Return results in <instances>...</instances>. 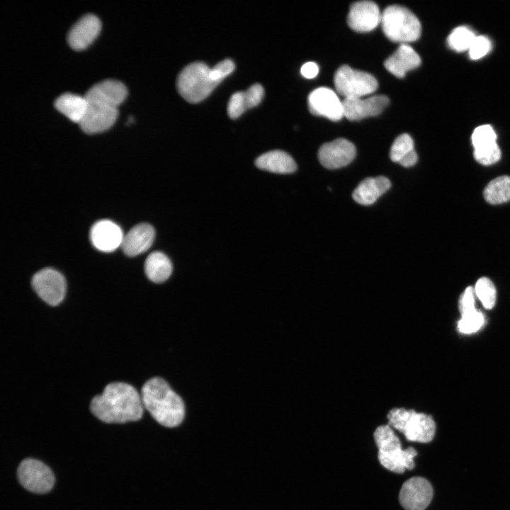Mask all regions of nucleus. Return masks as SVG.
<instances>
[{
  "mask_svg": "<svg viewBox=\"0 0 510 510\" xmlns=\"http://www.w3.org/2000/svg\"><path fill=\"white\" fill-rule=\"evenodd\" d=\"M336 91L346 98H361L373 93L378 86L375 78L368 72L356 70L348 65L341 66L334 77Z\"/></svg>",
  "mask_w": 510,
  "mask_h": 510,
  "instance_id": "nucleus-7",
  "label": "nucleus"
},
{
  "mask_svg": "<svg viewBox=\"0 0 510 510\" xmlns=\"http://www.w3.org/2000/svg\"><path fill=\"white\" fill-rule=\"evenodd\" d=\"M476 35L466 26H459L453 30L448 38L449 47L456 52L469 50Z\"/></svg>",
  "mask_w": 510,
  "mask_h": 510,
  "instance_id": "nucleus-26",
  "label": "nucleus"
},
{
  "mask_svg": "<svg viewBox=\"0 0 510 510\" xmlns=\"http://www.w3.org/2000/svg\"><path fill=\"white\" fill-rule=\"evenodd\" d=\"M382 13L371 1H360L351 5L347 16L348 26L356 32L367 33L381 23Z\"/></svg>",
  "mask_w": 510,
  "mask_h": 510,
  "instance_id": "nucleus-15",
  "label": "nucleus"
},
{
  "mask_svg": "<svg viewBox=\"0 0 510 510\" xmlns=\"http://www.w3.org/2000/svg\"><path fill=\"white\" fill-rule=\"evenodd\" d=\"M235 65L230 59L224 60L210 68L211 78L218 84L234 69Z\"/></svg>",
  "mask_w": 510,
  "mask_h": 510,
  "instance_id": "nucleus-34",
  "label": "nucleus"
},
{
  "mask_svg": "<svg viewBox=\"0 0 510 510\" xmlns=\"http://www.w3.org/2000/svg\"><path fill=\"white\" fill-rule=\"evenodd\" d=\"M421 58L415 50L407 44H402L384 62L386 69L398 78H403L408 71L418 67Z\"/></svg>",
  "mask_w": 510,
  "mask_h": 510,
  "instance_id": "nucleus-20",
  "label": "nucleus"
},
{
  "mask_svg": "<svg viewBox=\"0 0 510 510\" xmlns=\"http://www.w3.org/2000/svg\"><path fill=\"white\" fill-rule=\"evenodd\" d=\"M127 95L128 90L123 83L107 79L91 87L84 97L89 105L118 108Z\"/></svg>",
  "mask_w": 510,
  "mask_h": 510,
  "instance_id": "nucleus-12",
  "label": "nucleus"
},
{
  "mask_svg": "<svg viewBox=\"0 0 510 510\" xmlns=\"http://www.w3.org/2000/svg\"><path fill=\"white\" fill-rule=\"evenodd\" d=\"M373 436L378 448V460L384 468L396 473H403L405 470L414 468L416 450L412 447L403 450L400 438L391 426L388 424L378 426Z\"/></svg>",
  "mask_w": 510,
  "mask_h": 510,
  "instance_id": "nucleus-3",
  "label": "nucleus"
},
{
  "mask_svg": "<svg viewBox=\"0 0 510 510\" xmlns=\"http://www.w3.org/2000/svg\"><path fill=\"white\" fill-rule=\"evenodd\" d=\"M31 284L38 295L50 305H57L64 298L66 280L53 268H46L38 271L32 278Z\"/></svg>",
  "mask_w": 510,
  "mask_h": 510,
  "instance_id": "nucleus-9",
  "label": "nucleus"
},
{
  "mask_svg": "<svg viewBox=\"0 0 510 510\" xmlns=\"http://www.w3.org/2000/svg\"><path fill=\"white\" fill-rule=\"evenodd\" d=\"M118 115V110L116 108L89 105L79 125L87 134L99 133L109 129L115 122Z\"/></svg>",
  "mask_w": 510,
  "mask_h": 510,
  "instance_id": "nucleus-18",
  "label": "nucleus"
},
{
  "mask_svg": "<svg viewBox=\"0 0 510 510\" xmlns=\"http://www.w3.org/2000/svg\"><path fill=\"white\" fill-rule=\"evenodd\" d=\"M123 237L120 227L108 220L96 222L90 231L92 244L103 252H111L121 246Z\"/></svg>",
  "mask_w": 510,
  "mask_h": 510,
  "instance_id": "nucleus-17",
  "label": "nucleus"
},
{
  "mask_svg": "<svg viewBox=\"0 0 510 510\" xmlns=\"http://www.w3.org/2000/svg\"><path fill=\"white\" fill-rule=\"evenodd\" d=\"M155 231L152 225L140 223L124 235L121 247L128 256H135L149 249L153 244Z\"/></svg>",
  "mask_w": 510,
  "mask_h": 510,
  "instance_id": "nucleus-19",
  "label": "nucleus"
},
{
  "mask_svg": "<svg viewBox=\"0 0 510 510\" xmlns=\"http://www.w3.org/2000/svg\"><path fill=\"white\" fill-rule=\"evenodd\" d=\"M471 140L474 149H478L497 143V135L490 125H483L475 128Z\"/></svg>",
  "mask_w": 510,
  "mask_h": 510,
  "instance_id": "nucleus-29",
  "label": "nucleus"
},
{
  "mask_svg": "<svg viewBox=\"0 0 510 510\" xmlns=\"http://www.w3.org/2000/svg\"><path fill=\"white\" fill-rule=\"evenodd\" d=\"M342 103L344 115L350 121H357L380 115L388 106L390 100L386 96L376 95L365 99L346 98Z\"/></svg>",
  "mask_w": 510,
  "mask_h": 510,
  "instance_id": "nucleus-14",
  "label": "nucleus"
},
{
  "mask_svg": "<svg viewBox=\"0 0 510 510\" xmlns=\"http://www.w3.org/2000/svg\"><path fill=\"white\" fill-rule=\"evenodd\" d=\"M491 49L492 42L487 37L476 36L468 50L469 56L473 60H479L487 55Z\"/></svg>",
  "mask_w": 510,
  "mask_h": 510,
  "instance_id": "nucleus-32",
  "label": "nucleus"
},
{
  "mask_svg": "<svg viewBox=\"0 0 510 510\" xmlns=\"http://www.w3.org/2000/svg\"><path fill=\"white\" fill-rule=\"evenodd\" d=\"M459 310L461 316L465 315L475 311L474 290L472 287H468L460 297Z\"/></svg>",
  "mask_w": 510,
  "mask_h": 510,
  "instance_id": "nucleus-36",
  "label": "nucleus"
},
{
  "mask_svg": "<svg viewBox=\"0 0 510 510\" xmlns=\"http://www.w3.org/2000/svg\"><path fill=\"white\" fill-rule=\"evenodd\" d=\"M418 159V156L415 150L412 151L405 157H404L400 162L399 164L404 167H410L414 166Z\"/></svg>",
  "mask_w": 510,
  "mask_h": 510,
  "instance_id": "nucleus-38",
  "label": "nucleus"
},
{
  "mask_svg": "<svg viewBox=\"0 0 510 510\" xmlns=\"http://www.w3.org/2000/svg\"><path fill=\"white\" fill-rule=\"evenodd\" d=\"M474 157L475 160L483 165H490L497 162L501 157V151L497 143L474 149Z\"/></svg>",
  "mask_w": 510,
  "mask_h": 510,
  "instance_id": "nucleus-31",
  "label": "nucleus"
},
{
  "mask_svg": "<svg viewBox=\"0 0 510 510\" xmlns=\"http://www.w3.org/2000/svg\"><path fill=\"white\" fill-rule=\"evenodd\" d=\"M433 497L430 482L421 477H413L402 484L399 501L405 510H424Z\"/></svg>",
  "mask_w": 510,
  "mask_h": 510,
  "instance_id": "nucleus-10",
  "label": "nucleus"
},
{
  "mask_svg": "<svg viewBox=\"0 0 510 510\" xmlns=\"http://www.w3.org/2000/svg\"><path fill=\"white\" fill-rule=\"evenodd\" d=\"M244 92L246 109L258 106L264 95V88L259 84H253Z\"/></svg>",
  "mask_w": 510,
  "mask_h": 510,
  "instance_id": "nucleus-35",
  "label": "nucleus"
},
{
  "mask_svg": "<svg viewBox=\"0 0 510 510\" xmlns=\"http://www.w3.org/2000/svg\"><path fill=\"white\" fill-rule=\"evenodd\" d=\"M390 186V180L385 176L369 177L358 184L352 196L354 200L361 205H371L388 191Z\"/></svg>",
  "mask_w": 510,
  "mask_h": 510,
  "instance_id": "nucleus-21",
  "label": "nucleus"
},
{
  "mask_svg": "<svg viewBox=\"0 0 510 510\" xmlns=\"http://www.w3.org/2000/svg\"><path fill=\"white\" fill-rule=\"evenodd\" d=\"M101 29L99 18L94 14L81 17L70 29L67 41L75 50H83L97 38Z\"/></svg>",
  "mask_w": 510,
  "mask_h": 510,
  "instance_id": "nucleus-16",
  "label": "nucleus"
},
{
  "mask_svg": "<svg viewBox=\"0 0 510 510\" xmlns=\"http://www.w3.org/2000/svg\"><path fill=\"white\" fill-rule=\"evenodd\" d=\"M319 72V67L314 62H308L305 63L301 69V74L306 79L314 78Z\"/></svg>",
  "mask_w": 510,
  "mask_h": 510,
  "instance_id": "nucleus-37",
  "label": "nucleus"
},
{
  "mask_svg": "<svg viewBox=\"0 0 510 510\" xmlns=\"http://www.w3.org/2000/svg\"><path fill=\"white\" fill-rule=\"evenodd\" d=\"M381 25L385 35L395 42H414L421 35L420 21L412 11L402 6L386 7L382 13Z\"/></svg>",
  "mask_w": 510,
  "mask_h": 510,
  "instance_id": "nucleus-5",
  "label": "nucleus"
},
{
  "mask_svg": "<svg viewBox=\"0 0 510 510\" xmlns=\"http://www.w3.org/2000/svg\"><path fill=\"white\" fill-rule=\"evenodd\" d=\"M483 195L490 204L510 201V176H502L491 181L485 187Z\"/></svg>",
  "mask_w": 510,
  "mask_h": 510,
  "instance_id": "nucleus-25",
  "label": "nucleus"
},
{
  "mask_svg": "<svg viewBox=\"0 0 510 510\" xmlns=\"http://www.w3.org/2000/svg\"><path fill=\"white\" fill-rule=\"evenodd\" d=\"M475 293L486 309H492L496 302V288L493 283L486 277L478 279L475 284Z\"/></svg>",
  "mask_w": 510,
  "mask_h": 510,
  "instance_id": "nucleus-27",
  "label": "nucleus"
},
{
  "mask_svg": "<svg viewBox=\"0 0 510 510\" xmlns=\"http://www.w3.org/2000/svg\"><path fill=\"white\" fill-rule=\"evenodd\" d=\"M414 149V141L407 133L399 135L394 141L390 152V157L394 162H398Z\"/></svg>",
  "mask_w": 510,
  "mask_h": 510,
  "instance_id": "nucleus-28",
  "label": "nucleus"
},
{
  "mask_svg": "<svg viewBox=\"0 0 510 510\" xmlns=\"http://www.w3.org/2000/svg\"><path fill=\"white\" fill-rule=\"evenodd\" d=\"M246 110L244 92L237 91L234 93L227 104V113L230 118H239Z\"/></svg>",
  "mask_w": 510,
  "mask_h": 510,
  "instance_id": "nucleus-33",
  "label": "nucleus"
},
{
  "mask_svg": "<svg viewBox=\"0 0 510 510\" xmlns=\"http://www.w3.org/2000/svg\"><path fill=\"white\" fill-rule=\"evenodd\" d=\"M141 398L144 408L161 425L173 428L183 421L184 403L162 378L154 377L148 380L142 387Z\"/></svg>",
  "mask_w": 510,
  "mask_h": 510,
  "instance_id": "nucleus-2",
  "label": "nucleus"
},
{
  "mask_svg": "<svg viewBox=\"0 0 510 510\" xmlns=\"http://www.w3.org/2000/svg\"><path fill=\"white\" fill-rule=\"evenodd\" d=\"M484 324L483 314L475 310L462 316L458 322V329L461 333L471 334L479 330Z\"/></svg>",
  "mask_w": 510,
  "mask_h": 510,
  "instance_id": "nucleus-30",
  "label": "nucleus"
},
{
  "mask_svg": "<svg viewBox=\"0 0 510 510\" xmlns=\"http://www.w3.org/2000/svg\"><path fill=\"white\" fill-rule=\"evenodd\" d=\"M143 408L141 395L135 388L122 382L107 385L90 405L91 412L108 424L137 421L142 416Z\"/></svg>",
  "mask_w": 510,
  "mask_h": 510,
  "instance_id": "nucleus-1",
  "label": "nucleus"
},
{
  "mask_svg": "<svg viewBox=\"0 0 510 510\" xmlns=\"http://www.w3.org/2000/svg\"><path fill=\"white\" fill-rule=\"evenodd\" d=\"M356 156V147L352 142L338 138L322 144L318 151V159L325 168L336 169L351 163Z\"/></svg>",
  "mask_w": 510,
  "mask_h": 510,
  "instance_id": "nucleus-13",
  "label": "nucleus"
},
{
  "mask_svg": "<svg viewBox=\"0 0 510 510\" xmlns=\"http://www.w3.org/2000/svg\"><path fill=\"white\" fill-rule=\"evenodd\" d=\"M308 107L313 115L324 116L332 121H339L344 116L342 101L327 87H319L309 94Z\"/></svg>",
  "mask_w": 510,
  "mask_h": 510,
  "instance_id": "nucleus-11",
  "label": "nucleus"
},
{
  "mask_svg": "<svg viewBox=\"0 0 510 510\" xmlns=\"http://www.w3.org/2000/svg\"><path fill=\"white\" fill-rule=\"evenodd\" d=\"M387 424L402 433L409 441L429 443L434 437L436 424L431 415L404 407H394L387 414Z\"/></svg>",
  "mask_w": 510,
  "mask_h": 510,
  "instance_id": "nucleus-4",
  "label": "nucleus"
},
{
  "mask_svg": "<svg viewBox=\"0 0 510 510\" xmlns=\"http://www.w3.org/2000/svg\"><path fill=\"white\" fill-rule=\"evenodd\" d=\"M170 259L161 251H154L146 259L144 271L152 282L159 283L166 280L172 273Z\"/></svg>",
  "mask_w": 510,
  "mask_h": 510,
  "instance_id": "nucleus-24",
  "label": "nucleus"
},
{
  "mask_svg": "<svg viewBox=\"0 0 510 510\" xmlns=\"http://www.w3.org/2000/svg\"><path fill=\"white\" fill-rule=\"evenodd\" d=\"M17 475L21 485L34 493H46L52 489L55 484V477L50 468L33 458L21 461Z\"/></svg>",
  "mask_w": 510,
  "mask_h": 510,
  "instance_id": "nucleus-8",
  "label": "nucleus"
},
{
  "mask_svg": "<svg viewBox=\"0 0 510 510\" xmlns=\"http://www.w3.org/2000/svg\"><path fill=\"white\" fill-rule=\"evenodd\" d=\"M55 106L69 120L79 124L88 109L89 103L84 96L65 93L55 100Z\"/></svg>",
  "mask_w": 510,
  "mask_h": 510,
  "instance_id": "nucleus-23",
  "label": "nucleus"
},
{
  "mask_svg": "<svg viewBox=\"0 0 510 510\" xmlns=\"http://www.w3.org/2000/svg\"><path fill=\"white\" fill-rule=\"evenodd\" d=\"M219 84L210 76V68L204 62H195L179 73L176 86L188 102L196 103L207 98Z\"/></svg>",
  "mask_w": 510,
  "mask_h": 510,
  "instance_id": "nucleus-6",
  "label": "nucleus"
},
{
  "mask_svg": "<svg viewBox=\"0 0 510 510\" xmlns=\"http://www.w3.org/2000/svg\"><path fill=\"white\" fill-rule=\"evenodd\" d=\"M256 167L276 174H291L297 169L293 159L282 150H273L259 156L255 161Z\"/></svg>",
  "mask_w": 510,
  "mask_h": 510,
  "instance_id": "nucleus-22",
  "label": "nucleus"
}]
</instances>
